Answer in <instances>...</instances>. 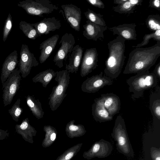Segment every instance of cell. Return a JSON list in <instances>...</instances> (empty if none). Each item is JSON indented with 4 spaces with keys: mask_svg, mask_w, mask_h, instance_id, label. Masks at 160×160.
<instances>
[{
    "mask_svg": "<svg viewBox=\"0 0 160 160\" xmlns=\"http://www.w3.org/2000/svg\"><path fill=\"white\" fill-rule=\"evenodd\" d=\"M12 26V18L11 15L9 13L6 19L3 27L2 32V40L4 42L10 33Z\"/></svg>",
    "mask_w": 160,
    "mask_h": 160,
    "instance_id": "obj_33",
    "label": "cell"
},
{
    "mask_svg": "<svg viewBox=\"0 0 160 160\" xmlns=\"http://www.w3.org/2000/svg\"><path fill=\"white\" fill-rule=\"evenodd\" d=\"M129 2L133 6L136 7V5H141L142 0H128Z\"/></svg>",
    "mask_w": 160,
    "mask_h": 160,
    "instance_id": "obj_40",
    "label": "cell"
},
{
    "mask_svg": "<svg viewBox=\"0 0 160 160\" xmlns=\"http://www.w3.org/2000/svg\"><path fill=\"white\" fill-rule=\"evenodd\" d=\"M83 25L84 30L82 34L88 40L97 41L104 38L103 32L107 29V27H102L92 22L89 20Z\"/></svg>",
    "mask_w": 160,
    "mask_h": 160,
    "instance_id": "obj_16",
    "label": "cell"
},
{
    "mask_svg": "<svg viewBox=\"0 0 160 160\" xmlns=\"http://www.w3.org/2000/svg\"><path fill=\"white\" fill-rule=\"evenodd\" d=\"M74 120L70 121L66 125V131L67 134L72 136L82 135L86 131L84 126L82 124H75Z\"/></svg>",
    "mask_w": 160,
    "mask_h": 160,
    "instance_id": "obj_26",
    "label": "cell"
},
{
    "mask_svg": "<svg viewBox=\"0 0 160 160\" xmlns=\"http://www.w3.org/2000/svg\"><path fill=\"white\" fill-rule=\"evenodd\" d=\"M9 133L8 130H4L0 128V141L2 140L8 138Z\"/></svg>",
    "mask_w": 160,
    "mask_h": 160,
    "instance_id": "obj_38",
    "label": "cell"
},
{
    "mask_svg": "<svg viewBox=\"0 0 160 160\" xmlns=\"http://www.w3.org/2000/svg\"><path fill=\"white\" fill-rule=\"evenodd\" d=\"M125 40L118 36L108 44L109 54L105 61L104 71L106 76L111 79H116L122 70L125 58Z\"/></svg>",
    "mask_w": 160,
    "mask_h": 160,
    "instance_id": "obj_2",
    "label": "cell"
},
{
    "mask_svg": "<svg viewBox=\"0 0 160 160\" xmlns=\"http://www.w3.org/2000/svg\"><path fill=\"white\" fill-rule=\"evenodd\" d=\"M135 24H123L109 28L113 35H118L125 40H136L137 34Z\"/></svg>",
    "mask_w": 160,
    "mask_h": 160,
    "instance_id": "obj_20",
    "label": "cell"
},
{
    "mask_svg": "<svg viewBox=\"0 0 160 160\" xmlns=\"http://www.w3.org/2000/svg\"><path fill=\"white\" fill-rule=\"evenodd\" d=\"M126 82L129 92L132 93L131 98L135 100L142 97L145 90L156 86L158 78L153 72L148 70L130 77Z\"/></svg>",
    "mask_w": 160,
    "mask_h": 160,
    "instance_id": "obj_3",
    "label": "cell"
},
{
    "mask_svg": "<svg viewBox=\"0 0 160 160\" xmlns=\"http://www.w3.org/2000/svg\"><path fill=\"white\" fill-rule=\"evenodd\" d=\"M59 38L58 34H55L42 42L40 44L39 61L40 63L44 62L54 50Z\"/></svg>",
    "mask_w": 160,
    "mask_h": 160,
    "instance_id": "obj_21",
    "label": "cell"
},
{
    "mask_svg": "<svg viewBox=\"0 0 160 160\" xmlns=\"http://www.w3.org/2000/svg\"><path fill=\"white\" fill-rule=\"evenodd\" d=\"M151 158L152 160H160V148L151 147L150 149Z\"/></svg>",
    "mask_w": 160,
    "mask_h": 160,
    "instance_id": "obj_35",
    "label": "cell"
},
{
    "mask_svg": "<svg viewBox=\"0 0 160 160\" xmlns=\"http://www.w3.org/2000/svg\"><path fill=\"white\" fill-rule=\"evenodd\" d=\"M146 23L147 27L151 31L155 32L160 30V16L149 15L146 20Z\"/></svg>",
    "mask_w": 160,
    "mask_h": 160,
    "instance_id": "obj_29",
    "label": "cell"
},
{
    "mask_svg": "<svg viewBox=\"0 0 160 160\" xmlns=\"http://www.w3.org/2000/svg\"><path fill=\"white\" fill-rule=\"evenodd\" d=\"M103 105L112 117L118 113L120 109L121 101L119 97L113 93L102 94L100 97Z\"/></svg>",
    "mask_w": 160,
    "mask_h": 160,
    "instance_id": "obj_19",
    "label": "cell"
},
{
    "mask_svg": "<svg viewBox=\"0 0 160 160\" xmlns=\"http://www.w3.org/2000/svg\"><path fill=\"white\" fill-rule=\"evenodd\" d=\"M89 4L94 7L103 9L105 8L103 2L100 0H86Z\"/></svg>",
    "mask_w": 160,
    "mask_h": 160,
    "instance_id": "obj_36",
    "label": "cell"
},
{
    "mask_svg": "<svg viewBox=\"0 0 160 160\" xmlns=\"http://www.w3.org/2000/svg\"><path fill=\"white\" fill-rule=\"evenodd\" d=\"M20 98H18L12 108L8 110L12 119L16 122L18 121L19 118L23 111V109L20 106Z\"/></svg>",
    "mask_w": 160,
    "mask_h": 160,
    "instance_id": "obj_31",
    "label": "cell"
},
{
    "mask_svg": "<svg viewBox=\"0 0 160 160\" xmlns=\"http://www.w3.org/2000/svg\"><path fill=\"white\" fill-rule=\"evenodd\" d=\"M61 7L62 11H60L64 19L72 29L79 31L82 18L81 9L72 4H63Z\"/></svg>",
    "mask_w": 160,
    "mask_h": 160,
    "instance_id": "obj_11",
    "label": "cell"
},
{
    "mask_svg": "<svg viewBox=\"0 0 160 160\" xmlns=\"http://www.w3.org/2000/svg\"><path fill=\"white\" fill-rule=\"evenodd\" d=\"M31 24L36 29L39 37L59 30L61 27L60 21L55 17L46 18L38 22Z\"/></svg>",
    "mask_w": 160,
    "mask_h": 160,
    "instance_id": "obj_13",
    "label": "cell"
},
{
    "mask_svg": "<svg viewBox=\"0 0 160 160\" xmlns=\"http://www.w3.org/2000/svg\"><path fill=\"white\" fill-rule=\"evenodd\" d=\"M152 93L150 98V108L153 117L160 120V90L159 87Z\"/></svg>",
    "mask_w": 160,
    "mask_h": 160,
    "instance_id": "obj_25",
    "label": "cell"
},
{
    "mask_svg": "<svg viewBox=\"0 0 160 160\" xmlns=\"http://www.w3.org/2000/svg\"><path fill=\"white\" fill-rule=\"evenodd\" d=\"M17 5L23 9L28 14L40 17L58 9L49 0H25L19 2Z\"/></svg>",
    "mask_w": 160,
    "mask_h": 160,
    "instance_id": "obj_6",
    "label": "cell"
},
{
    "mask_svg": "<svg viewBox=\"0 0 160 160\" xmlns=\"http://www.w3.org/2000/svg\"><path fill=\"white\" fill-rule=\"evenodd\" d=\"M15 128L16 132L21 135L25 141L33 143L32 137L35 135L37 131L30 124L28 118L23 119L20 124H16Z\"/></svg>",
    "mask_w": 160,
    "mask_h": 160,
    "instance_id": "obj_22",
    "label": "cell"
},
{
    "mask_svg": "<svg viewBox=\"0 0 160 160\" xmlns=\"http://www.w3.org/2000/svg\"><path fill=\"white\" fill-rule=\"evenodd\" d=\"M56 75V72L49 68L40 72L33 77L32 80L33 82L41 83L43 87L46 88Z\"/></svg>",
    "mask_w": 160,
    "mask_h": 160,
    "instance_id": "obj_24",
    "label": "cell"
},
{
    "mask_svg": "<svg viewBox=\"0 0 160 160\" xmlns=\"http://www.w3.org/2000/svg\"><path fill=\"white\" fill-rule=\"evenodd\" d=\"M19 28L28 38L32 40L39 37L37 31L32 24L24 21H21L19 24Z\"/></svg>",
    "mask_w": 160,
    "mask_h": 160,
    "instance_id": "obj_27",
    "label": "cell"
},
{
    "mask_svg": "<svg viewBox=\"0 0 160 160\" xmlns=\"http://www.w3.org/2000/svg\"><path fill=\"white\" fill-rule=\"evenodd\" d=\"M75 43L74 37L72 33H66L62 36L59 42L60 47L53 60L55 65L58 68L63 66V62L72 51Z\"/></svg>",
    "mask_w": 160,
    "mask_h": 160,
    "instance_id": "obj_8",
    "label": "cell"
},
{
    "mask_svg": "<svg viewBox=\"0 0 160 160\" xmlns=\"http://www.w3.org/2000/svg\"><path fill=\"white\" fill-rule=\"evenodd\" d=\"M127 0H114L113 3L118 5L121 4L127 1Z\"/></svg>",
    "mask_w": 160,
    "mask_h": 160,
    "instance_id": "obj_41",
    "label": "cell"
},
{
    "mask_svg": "<svg viewBox=\"0 0 160 160\" xmlns=\"http://www.w3.org/2000/svg\"><path fill=\"white\" fill-rule=\"evenodd\" d=\"M70 73L67 70L57 71L54 80L57 82L49 95L48 105L52 111L60 106L67 94L66 92L70 82Z\"/></svg>",
    "mask_w": 160,
    "mask_h": 160,
    "instance_id": "obj_5",
    "label": "cell"
},
{
    "mask_svg": "<svg viewBox=\"0 0 160 160\" xmlns=\"http://www.w3.org/2000/svg\"><path fill=\"white\" fill-rule=\"evenodd\" d=\"M92 114L96 122H100L111 121L113 117L104 107L100 98H96L92 106Z\"/></svg>",
    "mask_w": 160,
    "mask_h": 160,
    "instance_id": "obj_17",
    "label": "cell"
},
{
    "mask_svg": "<svg viewBox=\"0 0 160 160\" xmlns=\"http://www.w3.org/2000/svg\"><path fill=\"white\" fill-rule=\"evenodd\" d=\"M83 52V48L79 45L74 47L69 54L68 62L65 65V68L68 72L77 73L82 60Z\"/></svg>",
    "mask_w": 160,
    "mask_h": 160,
    "instance_id": "obj_15",
    "label": "cell"
},
{
    "mask_svg": "<svg viewBox=\"0 0 160 160\" xmlns=\"http://www.w3.org/2000/svg\"><path fill=\"white\" fill-rule=\"evenodd\" d=\"M87 10L84 14L87 20L102 27L106 26L102 15L100 13H97L89 8H88Z\"/></svg>",
    "mask_w": 160,
    "mask_h": 160,
    "instance_id": "obj_28",
    "label": "cell"
},
{
    "mask_svg": "<svg viewBox=\"0 0 160 160\" xmlns=\"http://www.w3.org/2000/svg\"><path fill=\"white\" fill-rule=\"evenodd\" d=\"M149 5L152 8L160 11V2L159 0H150L149 1Z\"/></svg>",
    "mask_w": 160,
    "mask_h": 160,
    "instance_id": "obj_37",
    "label": "cell"
},
{
    "mask_svg": "<svg viewBox=\"0 0 160 160\" xmlns=\"http://www.w3.org/2000/svg\"><path fill=\"white\" fill-rule=\"evenodd\" d=\"M111 79L103 75L101 72L98 74L87 78L82 83L81 89L82 91L88 93H94L98 92L106 86L113 84Z\"/></svg>",
    "mask_w": 160,
    "mask_h": 160,
    "instance_id": "obj_9",
    "label": "cell"
},
{
    "mask_svg": "<svg viewBox=\"0 0 160 160\" xmlns=\"http://www.w3.org/2000/svg\"><path fill=\"white\" fill-rule=\"evenodd\" d=\"M19 70L15 68L2 85L4 106L10 104L20 88L21 76Z\"/></svg>",
    "mask_w": 160,
    "mask_h": 160,
    "instance_id": "obj_7",
    "label": "cell"
},
{
    "mask_svg": "<svg viewBox=\"0 0 160 160\" xmlns=\"http://www.w3.org/2000/svg\"><path fill=\"white\" fill-rule=\"evenodd\" d=\"M98 53L95 48L87 49L81 62L80 74L83 77L91 72L98 67Z\"/></svg>",
    "mask_w": 160,
    "mask_h": 160,
    "instance_id": "obj_12",
    "label": "cell"
},
{
    "mask_svg": "<svg viewBox=\"0 0 160 160\" xmlns=\"http://www.w3.org/2000/svg\"><path fill=\"white\" fill-rule=\"evenodd\" d=\"M112 150L111 143L102 139L93 144L87 152V157L89 159L95 157L105 158L110 155Z\"/></svg>",
    "mask_w": 160,
    "mask_h": 160,
    "instance_id": "obj_14",
    "label": "cell"
},
{
    "mask_svg": "<svg viewBox=\"0 0 160 160\" xmlns=\"http://www.w3.org/2000/svg\"><path fill=\"white\" fill-rule=\"evenodd\" d=\"M160 56V41L148 48H137L129 53L124 74H138L149 70Z\"/></svg>",
    "mask_w": 160,
    "mask_h": 160,
    "instance_id": "obj_1",
    "label": "cell"
},
{
    "mask_svg": "<svg viewBox=\"0 0 160 160\" xmlns=\"http://www.w3.org/2000/svg\"><path fill=\"white\" fill-rule=\"evenodd\" d=\"M74 147L62 155L58 160H70L76 153L78 147Z\"/></svg>",
    "mask_w": 160,
    "mask_h": 160,
    "instance_id": "obj_34",
    "label": "cell"
},
{
    "mask_svg": "<svg viewBox=\"0 0 160 160\" xmlns=\"http://www.w3.org/2000/svg\"><path fill=\"white\" fill-rule=\"evenodd\" d=\"M111 135L116 142V148L119 153L129 158L134 157L133 149L128 136L125 122L121 115L117 117Z\"/></svg>",
    "mask_w": 160,
    "mask_h": 160,
    "instance_id": "obj_4",
    "label": "cell"
},
{
    "mask_svg": "<svg viewBox=\"0 0 160 160\" xmlns=\"http://www.w3.org/2000/svg\"><path fill=\"white\" fill-rule=\"evenodd\" d=\"M143 41L136 46H132L133 48H141L147 45L149 42V40L153 38L157 42L160 41V30H157L150 33L145 34L143 37Z\"/></svg>",
    "mask_w": 160,
    "mask_h": 160,
    "instance_id": "obj_32",
    "label": "cell"
},
{
    "mask_svg": "<svg viewBox=\"0 0 160 160\" xmlns=\"http://www.w3.org/2000/svg\"><path fill=\"white\" fill-rule=\"evenodd\" d=\"M26 100L27 104L32 114L38 120L42 118L44 112L42 108V103L39 99L28 95L26 97Z\"/></svg>",
    "mask_w": 160,
    "mask_h": 160,
    "instance_id": "obj_23",
    "label": "cell"
},
{
    "mask_svg": "<svg viewBox=\"0 0 160 160\" xmlns=\"http://www.w3.org/2000/svg\"><path fill=\"white\" fill-rule=\"evenodd\" d=\"M19 64V70L21 74V76L24 78L30 74L32 67L39 65V62L34 54L30 51L28 46L26 44H22V45Z\"/></svg>",
    "mask_w": 160,
    "mask_h": 160,
    "instance_id": "obj_10",
    "label": "cell"
},
{
    "mask_svg": "<svg viewBox=\"0 0 160 160\" xmlns=\"http://www.w3.org/2000/svg\"><path fill=\"white\" fill-rule=\"evenodd\" d=\"M153 72L156 76L157 78H160V62H159L155 66Z\"/></svg>",
    "mask_w": 160,
    "mask_h": 160,
    "instance_id": "obj_39",
    "label": "cell"
},
{
    "mask_svg": "<svg viewBox=\"0 0 160 160\" xmlns=\"http://www.w3.org/2000/svg\"><path fill=\"white\" fill-rule=\"evenodd\" d=\"M17 52L15 50L6 58L2 65L1 79L2 85L15 69L19 61Z\"/></svg>",
    "mask_w": 160,
    "mask_h": 160,
    "instance_id": "obj_18",
    "label": "cell"
},
{
    "mask_svg": "<svg viewBox=\"0 0 160 160\" xmlns=\"http://www.w3.org/2000/svg\"><path fill=\"white\" fill-rule=\"evenodd\" d=\"M135 8L127 0L123 3L113 7L112 8L114 11L120 14H130L134 12Z\"/></svg>",
    "mask_w": 160,
    "mask_h": 160,
    "instance_id": "obj_30",
    "label": "cell"
}]
</instances>
